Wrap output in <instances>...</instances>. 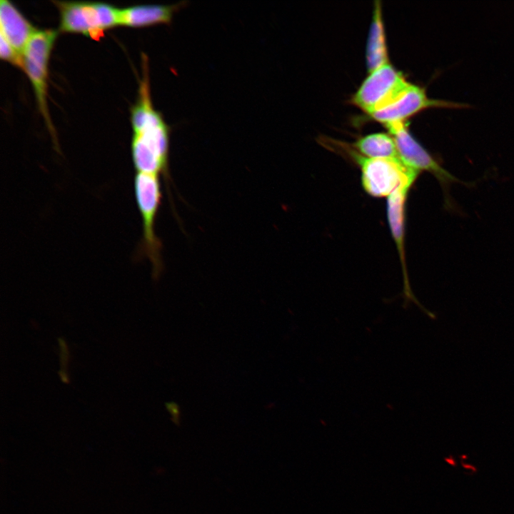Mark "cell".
<instances>
[{"label":"cell","mask_w":514,"mask_h":514,"mask_svg":"<svg viewBox=\"0 0 514 514\" xmlns=\"http://www.w3.org/2000/svg\"><path fill=\"white\" fill-rule=\"evenodd\" d=\"M166 408L171 416V419L176 424L180 422V408L178 404L174 402H169L166 404Z\"/></svg>","instance_id":"15"},{"label":"cell","mask_w":514,"mask_h":514,"mask_svg":"<svg viewBox=\"0 0 514 514\" xmlns=\"http://www.w3.org/2000/svg\"><path fill=\"white\" fill-rule=\"evenodd\" d=\"M462 105L450 101L430 99L424 88L412 84L406 92L390 105L371 115L370 118L387 128L405 121L424 109L434 107H458Z\"/></svg>","instance_id":"7"},{"label":"cell","mask_w":514,"mask_h":514,"mask_svg":"<svg viewBox=\"0 0 514 514\" xmlns=\"http://www.w3.org/2000/svg\"><path fill=\"white\" fill-rule=\"evenodd\" d=\"M37 29L8 0L0 1V34L22 55L29 40Z\"/></svg>","instance_id":"9"},{"label":"cell","mask_w":514,"mask_h":514,"mask_svg":"<svg viewBox=\"0 0 514 514\" xmlns=\"http://www.w3.org/2000/svg\"><path fill=\"white\" fill-rule=\"evenodd\" d=\"M411 187V185L401 186L388 197L387 218L400 261L405 296L416 302L408 281L405 250L406 202Z\"/></svg>","instance_id":"8"},{"label":"cell","mask_w":514,"mask_h":514,"mask_svg":"<svg viewBox=\"0 0 514 514\" xmlns=\"http://www.w3.org/2000/svg\"><path fill=\"white\" fill-rule=\"evenodd\" d=\"M366 61L368 72L389 62L382 6L376 1L366 49Z\"/></svg>","instance_id":"11"},{"label":"cell","mask_w":514,"mask_h":514,"mask_svg":"<svg viewBox=\"0 0 514 514\" xmlns=\"http://www.w3.org/2000/svg\"><path fill=\"white\" fill-rule=\"evenodd\" d=\"M0 56L2 59L22 68V55L17 52L1 34H0Z\"/></svg>","instance_id":"13"},{"label":"cell","mask_w":514,"mask_h":514,"mask_svg":"<svg viewBox=\"0 0 514 514\" xmlns=\"http://www.w3.org/2000/svg\"><path fill=\"white\" fill-rule=\"evenodd\" d=\"M59 344L60 348L61 370L66 371L69 362V351L64 339L61 338H59Z\"/></svg>","instance_id":"14"},{"label":"cell","mask_w":514,"mask_h":514,"mask_svg":"<svg viewBox=\"0 0 514 514\" xmlns=\"http://www.w3.org/2000/svg\"><path fill=\"white\" fill-rule=\"evenodd\" d=\"M57 35L56 30L37 29L29 40L22 54V69L32 84L39 111L54 142L55 131L50 119L46 98L48 63Z\"/></svg>","instance_id":"5"},{"label":"cell","mask_w":514,"mask_h":514,"mask_svg":"<svg viewBox=\"0 0 514 514\" xmlns=\"http://www.w3.org/2000/svg\"><path fill=\"white\" fill-rule=\"evenodd\" d=\"M59 376H60L61 381L64 383H69V375L66 373V371L61 370L59 371Z\"/></svg>","instance_id":"16"},{"label":"cell","mask_w":514,"mask_h":514,"mask_svg":"<svg viewBox=\"0 0 514 514\" xmlns=\"http://www.w3.org/2000/svg\"><path fill=\"white\" fill-rule=\"evenodd\" d=\"M396 144L401 161L419 171L433 174L440 182L445 193V203L450 206L449 186L458 179L443 168L431 154L410 133L406 123L397 124L387 128Z\"/></svg>","instance_id":"6"},{"label":"cell","mask_w":514,"mask_h":514,"mask_svg":"<svg viewBox=\"0 0 514 514\" xmlns=\"http://www.w3.org/2000/svg\"><path fill=\"white\" fill-rule=\"evenodd\" d=\"M59 30L97 39L119 23L120 9L104 2L56 1Z\"/></svg>","instance_id":"4"},{"label":"cell","mask_w":514,"mask_h":514,"mask_svg":"<svg viewBox=\"0 0 514 514\" xmlns=\"http://www.w3.org/2000/svg\"><path fill=\"white\" fill-rule=\"evenodd\" d=\"M330 148L346 156L359 167L362 187L373 197H388L401 186H413L420 173L405 165L400 158H368L356 152L351 144L336 140L331 142Z\"/></svg>","instance_id":"1"},{"label":"cell","mask_w":514,"mask_h":514,"mask_svg":"<svg viewBox=\"0 0 514 514\" xmlns=\"http://www.w3.org/2000/svg\"><path fill=\"white\" fill-rule=\"evenodd\" d=\"M186 4V1H180L169 5L143 4L124 8L120 9L119 23L132 27L168 24L173 14Z\"/></svg>","instance_id":"10"},{"label":"cell","mask_w":514,"mask_h":514,"mask_svg":"<svg viewBox=\"0 0 514 514\" xmlns=\"http://www.w3.org/2000/svg\"><path fill=\"white\" fill-rule=\"evenodd\" d=\"M411 84L401 71L388 62L369 72L350 102L369 116L394 103Z\"/></svg>","instance_id":"3"},{"label":"cell","mask_w":514,"mask_h":514,"mask_svg":"<svg viewBox=\"0 0 514 514\" xmlns=\"http://www.w3.org/2000/svg\"><path fill=\"white\" fill-rule=\"evenodd\" d=\"M351 146L368 158H400L394 138L389 133L377 132L362 136Z\"/></svg>","instance_id":"12"},{"label":"cell","mask_w":514,"mask_h":514,"mask_svg":"<svg viewBox=\"0 0 514 514\" xmlns=\"http://www.w3.org/2000/svg\"><path fill=\"white\" fill-rule=\"evenodd\" d=\"M133 185L143 224L138 253L149 260L153 278L156 280L163 270L162 245L155 232V221L161 198L159 175L136 172Z\"/></svg>","instance_id":"2"}]
</instances>
